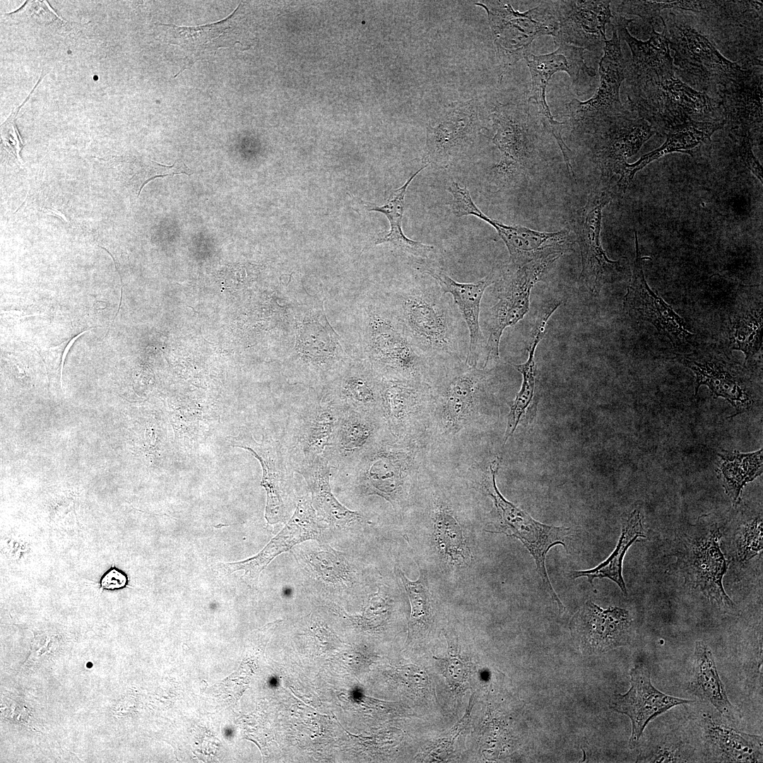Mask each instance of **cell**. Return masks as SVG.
I'll return each instance as SVG.
<instances>
[{"label":"cell","instance_id":"1","mask_svg":"<svg viewBox=\"0 0 763 763\" xmlns=\"http://www.w3.org/2000/svg\"><path fill=\"white\" fill-rule=\"evenodd\" d=\"M382 297L413 344L430 361L466 359V325L454 301L435 280H416Z\"/></svg>","mask_w":763,"mask_h":763},{"label":"cell","instance_id":"2","mask_svg":"<svg viewBox=\"0 0 763 763\" xmlns=\"http://www.w3.org/2000/svg\"><path fill=\"white\" fill-rule=\"evenodd\" d=\"M292 350L286 362L292 383L321 387L335 379L353 357L329 324L323 302L305 293L294 316Z\"/></svg>","mask_w":763,"mask_h":763},{"label":"cell","instance_id":"3","mask_svg":"<svg viewBox=\"0 0 763 763\" xmlns=\"http://www.w3.org/2000/svg\"><path fill=\"white\" fill-rule=\"evenodd\" d=\"M360 355L384 379L418 383L430 360L411 342L382 297H369L359 316Z\"/></svg>","mask_w":763,"mask_h":763},{"label":"cell","instance_id":"4","mask_svg":"<svg viewBox=\"0 0 763 763\" xmlns=\"http://www.w3.org/2000/svg\"><path fill=\"white\" fill-rule=\"evenodd\" d=\"M310 389V393L292 406L283 443L288 463L300 475L318 463L329 461L344 411L324 386Z\"/></svg>","mask_w":763,"mask_h":763},{"label":"cell","instance_id":"5","mask_svg":"<svg viewBox=\"0 0 763 763\" xmlns=\"http://www.w3.org/2000/svg\"><path fill=\"white\" fill-rule=\"evenodd\" d=\"M629 107L665 134L688 120L722 121L718 104L705 92L697 90L675 76L632 90Z\"/></svg>","mask_w":763,"mask_h":763},{"label":"cell","instance_id":"6","mask_svg":"<svg viewBox=\"0 0 763 763\" xmlns=\"http://www.w3.org/2000/svg\"><path fill=\"white\" fill-rule=\"evenodd\" d=\"M665 25L670 49L673 51L675 71L687 83L699 87V91L716 88L719 93L750 75L737 63L724 57L705 35L691 25L675 20L673 16Z\"/></svg>","mask_w":763,"mask_h":763},{"label":"cell","instance_id":"7","mask_svg":"<svg viewBox=\"0 0 763 763\" xmlns=\"http://www.w3.org/2000/svg\"><path fill=\"white\" fill-rule=\"evenodd\" d=\"M487 11L493 35L500 77L511 66L530 54L533 41L542 35L555 36L557 22L550 1L521 13L509 2L487 1L476 4Z\"/></svg>","mask_w":763,"mask_h":763},{"label":"cell","instance_id":"8","mask_svg":"<svg viewBox=\"0 0 763 763\" xmlns=\"http://www.w3.org/2000/svg\"><path fill=\"white\" fill-rule=\"evenodd\" d=\"M499 464L497 460L490 463L489 473L483 480L484 489L487 495L492 499L500 518L499 530L495 533L514 537L522 543L534 559L544 589L562 610L563 605L550 581L545 561L548 551L555 545H561L567 550V540L571 529L565 526H555L540 523L506 499L496 484Z\"/></svg>","mask_w":763,"mask_h":763},{"label":"cell","instance_id":"9","mask_svg":"<svg viewBox=\"0 0 763 763\" xmlns=\"http://www.w3.org/2000/svg\"><path fill=\"white\" fill-rule=\"evenodd\" d=\"M563 254H553L521 266L509 264L496 283L497 302L487 311L484 321L487 338L485 367L499 359V343L504 329L521 320L529 310L534 285L550 266Z\"/></svg>","mask_w":763,"mask_h":763},{"label":"cell","instance_id":"10","mask_svg":"<svg viewBox=\"0 0 763 763\" xmlns=\"http://www.w3.org/2000/svg\"><path fill=\"white\" fill-rule=\"evenodd\" d=\"M721 536L716 524L695 527L685 533L678 562L685 584L702 593L721 610L731 614L736 606L723 586L728 563L720 547Z\"/></svg>","mask_w":763,"mask_h":763},{"label":"cell","instance_id":"11","mask_svg":"<svg viewBox=\"0 0 763 763\" xmlns=\"http://www.w3.org/2000/svg\"><path fill=\"white\" fill-rule=\"evenodd\" d=\"M558 48L550 54L536 56L528 54L526 58L532 79V96L544 128L552 135L562 151L567 170L574 176L572 160L573 154L562 136L565 122H559L552 117L546 102L545 93L549 81L557 71H566L574 86L587 82L596 76V70L586 66L584 59L585 49L554 39Z\"/></svg>","mask_w":763,"mask_h":763},{"label":"cell","instance_id":"12","mask_svg":"<svg viewBox=\"0 0 763 763\" xmlns=\"http://www.w3.org/2000/svg\"><path fill=\"white\" fill-rule=\"evenodd\" d=\"M592 137V150L603 172H614L656 132L630 107L574 120Z\"/></svg>","mask_w":763,"mask_h":763},{"label":"cell","instance_id":"13","mask_svg":"<svg viewBox=\"0 0 763 763\" xmlns=\"http://www.w3.org/2000/svg\"><path fill=\"white\" fill-rule=\"evenodd\" d=\"M410 463L407 453L384 437L344 472L356 492L379 496L396 509L406 495Z\"/></svg>","mask_w":763,"mask_h":763},{"label":"cell","instance_id":"14","mask_svg":"<svg viewBox=\"0 0 763 763\" xmlns=\"http://www.w3.org/2000/svg\"><path fill=\"white\" fill-rule=\"evenodd\" d=\"M611 198L609 191L591 192L572 220L581 252L579 280L593 296L600 293L605 284L613 281L622 268L620 261L608 259L600 239L603 209Z\"/></svg>","mask_w":763,"mask_h":763},{"label":"cell","instance_id":"15","mask_svg":"<svg viewBox=\"0 0 763 763\" xmlns=\"http://www.w3.org/2000/svg\"><path fill=\"white\" fill-rule=\"evenodd\" d=\"M483 127L475 100L442 110L427 124L424 165L447 167L470 148Z\"/></svg>","mask_w":763,"mask_h":763},{"label":"cell","instance_id":"16","mask_svg":"<svg viewBox=\"0 0 763 763\" xmlns=\"http://www.w3.org/2000/svg\"><path fill=\"white\" fill-rule=\"evenodd\" d=\"M492 119L496 130L492 141L501 153L494 167L495 175L501 182H509L526 170L535 154L529 132L528 104L500 105Z\"/></svg>","mask_w":763,"mask_h":763},{"label":"cell","instance_id":"17","mask_svg":"<svg viewBox=\"0 0 763 763\" xmlns=\"http://www.w3.org/2000/svg\"><path fill=\"white\" fill-rule=\"evenodd\" d=\"M634 241L636 256L630 283L623 300L624 311L633 320L653 324L674 345L682 343L692 335L685 329L682 318L647 284L637 232H634Z\"/></svg>","mask_w":763,"mask_h":763},{"label":"cell","instance_id":"18","mask_svg":"<svg viewBox=\"0 0 763 763\" xmlns=\"http://www.w3.org/2000/svg\"><path fill=\"white\" fill-rule=\"evenodd\" d=\"M323 522L314 509L311 495H305L297 501L295 511L283 529L257 555L247 560L224 564L232 573L243 570L244 579L251 584L257 582L261 572L278 555L292 550L304 542L317 540L324 530Z\"/></svg>","mask_w":763,"mask_h":763},{"label":"cell","instance_id":"19","mask_svg":"<svg viewBox=\"0 0 763 763\" xmlns=\"http://www.w3.org/2000/svg\"><path fill=\"white\" fill-rule=\"evenodd\" d=\"M660 18L663 31L657 32L651 24L650 37L646 41L639 40L629 32L627 25L632 19L620 17L613 24L620 39L625 40L631 50L632 59L626 64L625 70V80L631 90L675 74L667 29L663 18Z\"/></svg>","mask_w":763,"mask_h":763},{"label":"cell","instance_id":"20","mask_svg":"<svg viewBox=\"0 0 763 763\" xmlns=\"http://www.w3.org/2000/svg\"><path fill=\"white\" fill-rule=\"evenodd\" d=\"M630 678L629 690L624 694H615L610 708L630 718L632 729L629 745L635 746L652 719L672 707L693 701L668 695L656 689L651 683L648 667L642 662L631 669Z\"/></svg>","mask_w":763,"mask_h":763},{"label":"cell","instance_id":"21","mask_svg":"<svg viewBox=\"0 0 763 763\" xmlns=\"http://www.w3.org/2000/svg\"><path fill=\"white\" fill-rule=\"evenodd\" d=\"M569 627L584 651L596 653L626 645L630 639L632 620L625 609H603L588 601L573 616Z\"/></svg>","mask_w":763,"mask_h":763},{"label":"cell","instance_id":"22","mask_svg":"<svg viewBox=\"0 0 763 763\" xmlns=\"http://www.w3.org/2000/svg\"><path fill=\"white\" fill-rule=\"evenodd\" d=\"M557 22L554 39L584 49L596 47L606 40L605 27L613 16L610 1H552Z\"/></svg>","mask_w":763,"mask_h":763},{"label":"cell","instance_id":"23","mask_svg":"<svg viewBox=\"0 0 763 763\" xmlns=\"http://www.w3.org/2000/svg\"><path fill=\"white\" fill-rule=\"evenodd\" d=\"M385 423L382 415L344 409L329 453L331 468L344 472L354 466L385 437Z\"/></svg>","mask_w":763,"mask_h":763},{"label":"cell","instance_id":"24","mask_svg":"<svg viewBox=\"0 0 763 763\" xmlns=\"http://www.w3.org/2000/svg\"><path fill=\"white\" fill-rule=\"evenodd\" d=\"M603 55L599 63L600 85L589 100H572L567 106L573 120L612 114L623 109L620 89L625 80L626 62L620 39L613 27V36L604 41Z\"/></svg>","mask_w":763,"mask_h":763},{"label":"cell","instance_id":"25","mask_svg":"<svg viewBox=\"0 0 763 763\" xmlns=\"http://www.w3.org/2000/svg\"><path fill=\"white\" fill-rule=\"evenodd\" d=\"M678 360L695 375V394L706 386L715 397L728 401L736 413L749 410L754 404L750 382L737 365L714 357L680 356Z\"/></svg>","mask_w":763,"mask_h":763},{"label":"cell","instance_id":"26","mask_svg":"<svg viewBox=\"0 0 763 763\" xmlns=\"http://www.w3.org/2000/svg\"><path fill=\"white\" fill-rule=\"evenodd\" d=\"M418 269L432 278L453 301L463 319L468 332L469 345L466 362L475 366L483 348L484 337L480 325V303L486 288L495 283L494 271L475 283H460L451 278L441 268L420 263Z\"/></svg>","mask_w":763,"mask_h":763},{"label":"cell","instance_id":"27","mask_svg":"<svg viewBox=\"0 0 763 763\" xmlns=\"http://www.w3.org/2000/svg\"><path fill=\"white\" fill-rule=\"evenodd\" d=\"M381 383L382 378L369 362L356 356L335 379L324 386L345 410L383 415Z\"/></svg>","mask_w":763,"mask_h":763},{"label":"cell","instance_id":"28","mask_svg":"<svg viewBox=\"0 0 763 763\" xmlns=\"http://www.w3.org/2000/svg\"><path fill=\"white\" fill-rule=\"evenodd\" d=\"M723 121L688 120L676 126L666 133V140L659 148L643 155L634 163H624L616 174L620 175L615 187L624 194L635 174L652 161L669 153L681 152L692 156L704 143L711 141L713 134L724 126Z\"/></svg>","mask_w":763,"mask_h":763},{"label":"cell","instance_id":"29","mask_svg":"<svg viewBox=\"0 0 763 763\" xmlns=\"http://www.w3.org/2000/svg\"><path fill=\"white\" fill-rule=\"evenodd\" d=\"M560 305V302L554 301L548 304L541 310L532 330L528 347V360L523 364L512 365L522 374L523 379L521 389L510 406L504 438V443L512 436L522 421H531L536 415L538 405V380L535 353L537 345L545 333L550 317Z\"/></svg>","mask_w":763,"mask_h":763},{"label":"cell","instance_id":"30","mask_svg":"<svg viewBox=\"0 0 763 763\" xmlns=\"http://www.w3.org/2000/svg\"><path fill=\"white\" fill-rule=\"evenodd\" d=\"M483 220L492 226L504 242L510 264L521 266L553 254H564L568 249L569 232H540L521 225H506L485 215Z\"/></svg>","mask_w":763,"mask_h":763},{"label":"cell","instance_id":"31","mask_svg":"<svg viewBox=\"0 0 763 763\" xmlns=\"http://www.w3.org/2000/svg\"><path fill=\"white\" fill-rule=\"evenodd\" d=\"M237 8L226 18L211 24L194 27L162 24L165 28L168 43L180 47L184 63L180 72L189 69L204 53H211L220 47H228L235 42L232 40Z\"/></svg>","mask_w":763,"mask_h":763},{"label":"cell","instance_id":"32","mask_svg":"<svg viewBox=\"0 0 763 763\" xmlns=\"http://www.w3.org/2000/svg\"><path fill=\"white\" fill-rule=\"evenodd\" d=\"M702 728L705 746L714 761H762V737L739 731L711 714L703 718Z\"/></svg>","mask_w":763,"mask_h":763},{"label":"cell","instance_id":"33","mask_svg":"<svg viewBox=\"0 0 763 763\" xmlns=\"http://www.w3.org/2000/svg\"><path fill=\"white\" fill-rule=\"evenodd\" d=\"M440 388L442 420L446 427L457 430L468 421L482 392L487 372L461 366Z\"/></svg>","mask_w":763,"mask_h":763},{"label":"cell","instance_id":"34","mask_svg":"<svg viewBox=\"0 0 763 763\" xmlns=\"http://www.w3.org/2000/svg\"><path fill=\"white\" fill-rule=\"evenodd\" d=\"M243 447L252 452L263 468L261 485L267 494L266 521L271 524L283 521L285 514L284 497L290 479L288 468H291L284 454L273 444L265 446L254 442L252 446Z\"/></svg>","mask_w":763,"mask_h":763},{"label":"cell","instance_id":"35","mask_svg":"<svg viewBox=\"0 0 763 763\" xmlns=\"http://www.w3.org/2000/svg\"><path fill=\"white\" fill-rule=\"evenodd\" d=\"M689 688L692 694L711 704L724 718L734 721V708L719 677L714 654L701 641L695 644Z\"/></svg>","mask_w":763,"mask_h":763},{"label":"cell","instance_id":"36","mask_svg":"<svg viewBox=\"0 0 763 763\" xmlns=\"http://www.w3.org/2000/svg\"><path fill=\"white\" fill-rule=\"evenodd\" d=\"M427 167V165H424L420 170L413 172L401 187L391 194L389 199L383 205L377 206L371 203H365L367 211H377L384 214L390 224L389 231L383 235H379L374 239L372 244L377 245L388 243L402 252L422 259H429L432 253H434L435 249L433 246L409 239L405 235L402 230V219L405 210V196L408 187L414 178Z\"/></svg>","mask_w":763,"mask_h":763},{"label":"cell","instance_id":"37","mask_svg":"<svg viewBox=\"0 0 763 763\" xmlns=\"http://www.w3.org/2000/svg\"><path fill=\"white\" fill-rule=\"evenodd\" d=\"M331 468L329 463L324 461L302 475L309 490L312 506L321 521L329 526L345 528L357 524L362 521V515L343 505L331 491Z\"/></svg>","mask_w":763,"mask_h":763},{"label":"cell","instance_id":"38","mask_svg":"<svg viewBox=\"0 0 763 763\" xmlns=\"http://www.w3.org/2000/svg\"><path fill=\"white\" fill-rule=\"evenodd\" d=\"M643 516L637 509L632 511L622 524L618 543L611 555L596 567L586 570L571 572L572 579L586 577L592 585L595 579H609L614 581L627 594V588L622 576V562L628 548L639 538H646Z\"/></svg>","mask_w":763,"mask_h":763},{"label":"cell","instance_id":"39","mask_svg":"<svg viewBox=\"0 0 763 763\" xmlns=\"http://www.w3.org/2000/svg\"><path fill=\"white\" fill-rule=\"evenodd\" d=\"M718 456L717 477L733 505L737 506L745 485L762 473V449L750 453L726 451Z\"/></svg>","mask_w":763,"mask_h":763},{"label":"cell","instance_id":"40","mask_svg":"<svg viewBox=\"0 0 763 763\" xmlns=\"http://www.w3.org/2000/svg\"><path fill=\"white\" fill-rule=\"evenodd\" d=\"M299 560L319 580L332 586H344L351 581L352 570L343 554L326 545L300 547Z\"/></svg>","mask_w":763,"mask_h":763},{"label":"cell","instance_id":"41","mask_svg":"<svg viewBox=\"0 0 763 763\" xmlns=\"http://www.w3.org/2000/svg\"><path fill=\"white\" fill-rule=\"evenodd\" d=\"M418 383L382 379V413L391 432L400 436L420 399Z\"/></svg>","mask_w":763,"mask_h":763},{"label":"cell","instance_id":"42","mask_svg":"<svg viewBox=\"0 0 763 763\" xmlns=\"http://www.w3.org/2000/svg\"><path fill=\"white\" fill-rule=\"evenodd\" d=\"M433 527L436 546L446 560L456 567L468 565L472 558L471 550L460 523L446 506L437 507Z\"/></svg>","mask_w":763,"mask_h":763},{"label":"cell","instance_id":"43","mask_svg":"<svg viewBox=\"0 0 763 763\" xmlns=\"http://www.w3.org/2000/svg\"><path fill=\"white\" fill-rule=\"evenodd\" d=\"M420 572L419 578L411 581L401 569H396V574L403 583L410 601L409 636L412 637L426 631L431 625L432 617V599L426 574L423 570L420 569Z\"/></svg>","mask_w":763,"mask_h":763},{"label":"cell","instance_id":"44","mask_svg":"<svg viewBox=\"0 0 763 763\" xmlns=\"http://www.w3.org/2000/svg\"><path fill=\"white\" fill-rule=\"evenodd\" d=\"M762 317L747 314L735 319L733 324V349L743 351L745 362L752 359L762 345Z\"/></svg>","mask_w":763,"mask_h":763},{"label":"cell","instance_id":"45","mask_svg":"<svg viewBox=\"0 0 763 763\" xmlns=\"http://www.w3.org/2000/svg\"><path fill=\"white\" fill-rule=\"evenodd\" d=\"M705 1H623L617 6L620 13L635 15L646 21L659 16L664 9L675 8L703 12Z\"/></svg>","mask_w":763,"mask_h":763},{"label":"cell","instance_id":"46","mask_svg":"<svg viewBox=\"0 0 763 763\" xmlns=\"http://www.w3.org/2000/svg\"><path fill=\"white\" fill-rule=\"evenodd\" d=\"M762 518L757 516L741 524L735 536L738 560L747 562L762 550Z\"/></svg>","mask_w":763,"mask_h":763},{"label":"cell","instance_id":"47","mask_svg":"<svg viewBox=\"0 0 763 763\" xmlns=\"http://www.w3.org/2000/svg\"><path fill=\"white\" fill-rule=\"evenodd\" d=\"M193 170L189 168L184 162L177 160L172 165H160L155 161L148 160L143 164L131 177L129 184L134 189L137 196H139L143 187L147 182L155 178L165 176H172L179 174L190 175Z\"/></svg>","mask_w":763,"mask_h":763},{"label":"cell","instance_id":"48","mask_svg":"<svg viewBox=\"0 0 763 763\" xmlns=\"http://www.w3.org/2000/svg\"><path fill=\"white\" fill-rule=\"evenodd\" d=\"M41 80V77L37 81V83L33 87V89L28 96L26 100L18 107L13 110L11 115L8 119L1 124V147L9 155H11L14 159L17 160L20 164L23 163V160L20 158V150L23 146V141L20 138L17 126L16 125V119L18 113L19 112L23 105L28 100L32 93L35 90V88L39 84Z\"/></svg>","mask_w":763,"mask_h":763},{"label":"cell","instance_id":"49","mask_svg":"<svg viewBox=\"0 0 763 763\" xmlns=\"http://www.w3.org/2000/svg\"><path fill=\"white\" fill-rule=\"evenodd\" d=\"M473 706L472 697L469 702L468 707L466 711L464 716L451 728V730L446 734V736L438 739L434 745L430 747L427 756L430 760L434 761H443L445 760L448 756L453 751L454 743L463 729L466 723H468L471 711Z\"/></svg>","mask_w":763,"mask_h":763},{"label":"cell","instance_id":"50","mask_svg":"<svg viewBox=\"0 0 763 763\" xmlns=\"http://www.w3.org/2000/svg\"><path fill=\"white\" fill-rule=\"evenodd\" d=\"M443 663L444 675L453 690L462 687L467 680L470 666L459 656H451L446 658H437Z\"/></svg>","mask_w":763,"mask_h":763},{"label":"cell","instance_id":"51","mask_svg":"<svg viewBox=\"0 0 763 763\" xmlns=\"http://www.w3.org/2000/svg\"><path fill=\"white\" fill-rule=\"evenodd\" d=\"M388 606L386 599L379 592L371 596L362 615L364 624L372 627L379 625L386 617Z\"/></svg>","mask_w":763,"mask_h":763},{"label":"cell","instance_id":"52","mask_svg":"<svg viewBox=\"0 0 763 763\" xmlns=\"http://www.w3.org/2000/svg\"><path fill=\"white\" fill-rule=\"evenodd\" d=\"M680 747L674 743H659L651 745L648 755L642 761L648 762H678L685 759L682 757Z\"/></svg>","mask_w":763,"mask_h":763},{"label":"cell","instance_id":"53","mask_svg":"<svg viewBox=\"0 0 763 763\" xmlns=\"http://www.w3.org/2000/svg\"><path fill=\"white\" fill-rule=\"evenodd\" d=\"M399 676L403 682L415 691H422L429 685V678L426 671L420 666L408 664L398 669Z\"/></svg>","mask_w":763,"mask_h":763},{"label":"cell","instance_id":"54","mask_svg":"<svg viewBox=\"0 0 763 763\" xmlns=\"http://www.w3.org/2000/svg\"><path fill=\"white\" fill-rule=\"evenodd\" d=\"M739 135L740 137L739 155L747 167L762 183V169L752 153L750 132L742 131L739 132Z\"/></svg>","mask_w":763,"mask_h":763},{"label":"cell","instance_id":"55","mask_svg":"<svg viewBox=\"0 0 763 763\" xmlns=\"http://www.w3.org/2000/svg\"><path fill=\"white\" fill-rule=\"evenodd\" d=\"M128 583L126 574L122 570L112 567L102 576L100 585L105 590H118L124 588Z\"/></svg>","mask_w":763,"mask_h":763}]
</instances>
